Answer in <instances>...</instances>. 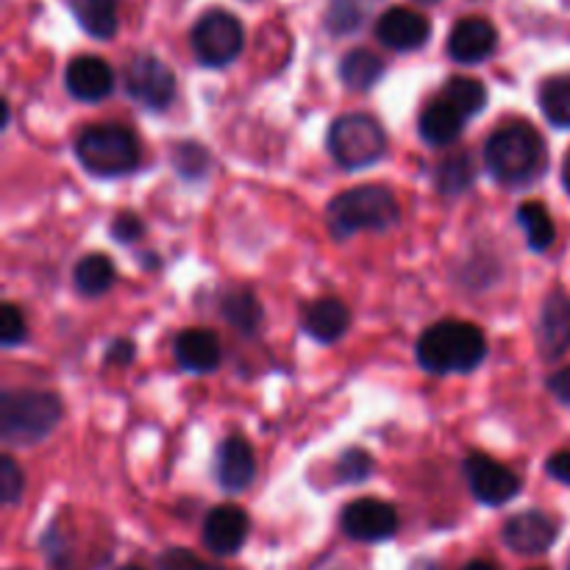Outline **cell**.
Wrapping results in <instances>:
<instances>
[{
	"label": "cell",
	"instance_id": "44dd1931",
	"mask_svg": "<svg viewBox=\"0 0 570 570\" xmlns=\"http://www.w3.org/2000/svg\"><path fill=\"white\" fill-rule=\"evenodd\" d=\"M72 17L89 37L111 39L117 33V0H67Z\"/></svg>",
	"mask_w": 570,
	"mask_h": 570
},
{
	"label": "cell",
	"instance_id": "83f0119b",
	"mask_svg": "<svg viewBox=\"0 0 570 570\" xmlns=\"http://www.w3.org/2000/svg\"><path fill=\"white\" fill-rule=\"evenodd\" d=\"M443 98H449L465 117H473L488 106V89H484V83L476 81V78L454 76L445 83Z\"/></svg>",
	"mask_w": 570,
	"mask_h": 570
},
{
	"label": "cell",
	"instance_id": "8fae6325",
	"mask_svg": "<svg viewBox=\"0 0 570 570\" xmlns=\"http://www.w3.org/2000/svg\"><path fill=\"white\" fill-rule=\"evenodd\" d=\"M379 42L393 50H417L432 37V22L421 11L406 9V6H393L384 11L376 22Z\"/></svg>",
	"mask_w": 570,
	"mask_h": 570
},
{
	"label": "cell",
	"instance_id": "8992f818",
	"mask_svg": "<svg viewBox=\"0 0 570 570\" xmlns=\"http://www.w3.org/2000/svg\"><path fill=\"white\" fill-rule=\"evenodd\" d=\"M384 150H387V134L382 122L371 115L351 111V115L337 117L328 128V154L345 170L373 165L382 159Z\"/></svg>",
	"mask_w": 570,
	"mask_h": 570
},
{
	"label": "cell",
	"instance_id": "d4e9b609",
	"mask_svg": "<svg viewBox=\"0 0 570 570\" xmlns=\"http://www.w3.org/2000/svg\"><path fill=\"white\" fill-rule=\"evenodd\" d=\"M540 109L557 128H570V76H551L540 87Z\"/></svg>",
	"mask_w": 570,
	"mask_h": 570
},
{
	"label": "cell",
	"instance_id": "4dcf8cb0",
	"mask_svg": "<svg viewBox=\"0 0 570 570\" xmlns=\"http://www.w3.org/2000/svg\"><path fill=\"white\" fill-rule=\"evenodd\" d=\"M26 315L20 312V306L3 304V309H0V343H3V348L20 345L26 340Z\"/></svg>",
	"mask_w": 570,
	"mask_h": 570
},
{
	"label": "cell",
	"instance_id": "e0dca14e",
	"mask_svg": "<svg viewBox=\"0 0 570 570\" xmlns=\"http://www.w3.org/2000/svg\"><path fill=\"white\" fill-rule=\"evenodd\" d=\"M173 354H176V362L189 373H212L217 365H220V340H217L215 332L209 328H187L176 337V345H173Z\"/></svg>",
	"mask_w": 570,
	"mask_h": 570
},
{
	"label": "cell",
	"instance_id": "5b68a950",
	"mask_svg": "<svg viewBox=\"0 0 570 570\" xmlns=\"http://www.w3.org/2000/svg\"><path fill=\"white\" fill-rule=\"evenodd\" d=\"M76 156L92 176L117 178L131 173L139 165V139L131 128L104 122L92 126L78 137Z\"/></svg>",
	"mask_w": 570,
	"mask_h": 570
},
{
	"label": "cell",
	"instance_id": "e575fe53",
	"mask_svg": "<svg viewBox=\"0 0 570 570\" xmlns=\"http://www.w3.org/2000/svg\"><path fill=\"white\" fill-rule=\"evenodd\" d=\"M142 234H145L142 220H139L137 215H131V212H122V215L111 223V237L122 245L137 243V239H142Z\"/></svg>",
	"mask_w": 570,
	"mask_h": 570
},
{
	"label": "cell",
	"instance_id": "b9f144b4",
	"mask_svg": "<svg viewBox=\"0 0 570 570\" xmlns=\"http://www.w3.org/2000/svg\"><path fill=\"white\" fill-rule=\"evenodd\" d=\"M117 570H145V568H139V566H122V568H117Z\"/></svg>",
	"mask_w": 570,
	"mask_h": 570
},
{
	"label": "cell",
	"instance_id": "4fadbf2b",
	"mask_svg": "<svg viewBox=\"0 0 570 570\" xmlns=\"http://www.w3.org/2000/svg\"><path fill=\"white\" fill-rule=\"evenodd\" d=\"M499 31L484 17H465L449 33V56L460 65H479L495 53Z\"/></svg>",
	"mask_w": 570,
	"mask_h": 570
},
{
	"label": "cell",
	"instance_id": "836d02e7",
	"mask_svg": "<svg viewBox=\"0 0 570 570\" xmlns=\"http://www.w3.org/2000/svg\"><path fill=\"white\" fill-rule=\"evenodd\" d=\"M159 570H226V568L204 562L189 549H167L165 554L159 557Z\"/></svg>",
	"mask_w": 570,
	"mask_h": 570
},
{
	"label": "cell",
	"instance_id": "9a60e30c",
	"mask_svg": "<svg viewBox=\"0 0 570 570\" xmlns=\"http://www.w3.org/2000/svg\"><path fill=\"white\" fill-rule=\"evenodd\" d=\"M65 83L67 92L76 100L98 104V100L109 98L111 89H115V72L100 56H78L67 65Z\"/></svg>",
	"mask_w": 570,
	"mask_h": 570
},
{
	"label": "cell",
	"instance_id": "ba28073f",
	"mask_svg": "<svg viewBox=\"0 0 570 570\" xmlns=\"http://www.w3.org/2000/svg\"><path fill=\"white\" fill-rule=\"evenodd\" d=\"M126 92L145 109L161 111L176 98V76L161 59L139 53L126 67Z\"/></svg>",
	"mask_w": 570,
	"mask_h": 570
},
{
	"label": "cell",
	"instance_id": "52a82bcc",
	"mask_svg": "<svg viewBox=\"0 0 570 570\" xmlns=\"http://www.w3.org/2000/svg\"><path fill=\"white\" fill-rule=\"evenodd\" d=\"M245 31L243 22L228 11H206L193 28L195 59L204 67H226L243 53Z\"/></svg>",
	"mask_w": 570,
	"mask_h": 570
},
{
	"label": "cell",
	"instance_id": "f35d334b",
	"mask_svg": "<svg viewBox=\"0 0 570 570\" xmlns=\"http://www.w3.org/2000/svg\"><path fill=\"white\" fill-rule=\"evenodd\" d=\"M462 570H499V566H495V562H490V560H473V562H468V566Z\"/></svg>",
	"mask_w": 570,
	"mask_h": 570
},
{
	"label": "cell",
	"instance_id": "7402d4cb",
	"mask_svg": "<svg viewBox=\"0 0 570 570\" xmlns=\"http://www.w3.org/2000/svg\"><path fill=\"white\" fill-rule=\"evenodd\" d=\"M384 76V61L379 59L373 50L356 48L348 50L340 61V78L348 89H356V92H367L379 83V78Z\"/></svg>",
	"mask_w": 570,
	"mask_h": 570
},
{
	"label": "cell",
	"instance_id": "5bb4252c",
	"mask_svg": "<svg viewBox=\"0 0 570 570\" xmlns=\"http://www.w3.org/2000/svg\"><path fill=\"white\" fill-rule=\"evenodd\" d=\"M557 523L543 512H518L504 523V543L518 554H546L557 540Z\"/></svg>",
	"mask_w": 570,
	"mask_h": 570
},
{
	"label": "cell",
	"instance_id": "ffe728a7",
	"mask_svg": "<svg viewBox=\"0 0 570 570\" xmlns=\"http://www.w3.org/2000/svg\"><path fill=\"white\" fill-rule=\"evenodd\" d=\"M538 340L543 354L560 356L566 354L570 345V298L566 293H551L549 301L543 304V315H540Z\"/></svg>",
	"mask_w": 570,
	"mask_h": 570
},
{
	"label": "cell",
	"instance_id": "ac0fdd59",
	"mask_svg": "<svg viewBox=\"0 0 570 570\" xmlns=\"http://www.w3.org/2000/svg\"><path fill=\"white\" fill-rule=\"evenodd\" d=\"M465 120L468 117L462 115L449 98L440 95V98H434L432 104L423 109L417 128H421V137L426 139L429 145H434V148H445V145L456 142V139L462 137Z\"/></svg>",
	"mask_w": 570,
	"mask_h": 570
},
{
	"label": "cell",
	"instance_id": "7a4b0ae2",
	"mask_svg": "<svg viewBox=\"0 0 570 570\" xmlns=\"http://www.w3.org/2000/svg\"><path fill=\"white\" fill-rule=\"evenodd\" d=\"M546 142L538 128L527 120H515L501 126L484 142V161L495 181L501 184H529L546 170Z\"/></svg>",
	"mask_w": 570,
	"mask_h": 570
},
{
	"label": "cell",
	"instance_id": "2e32d148",
	"mask_svg": "<svg viewBox=\"0 0 570 570\" xmlns=\"http://www.w3.org/2000/svg\"><path fill=\"white\" fill-rule=\"evenodd\" d=\"M215 476L217 484H220L223 490H228V493H243L245 488H250V482H254L256 476V456L248 440H223V445L217 449Z\"/></svg>",
	"mask_w": 570,
	"mask_h": 570
},
{
	"label": "cell",
	"instance_id": "74e56055",
	"mask_svg": "<svg viewBox=\"0 0 570 570\" xmlns=\"http://www.w3.org/2000/svg\"><path fill=\"white\" fill-rule=\"evenodd\" d=\"M549 473L557 479V482L568 484V488H570V449L560 451V454L551 456V460H549Z\"/></svg>",
	"mask_w": 570,
	"mask_h": 570
},
{
	"label": "cell",
	"instance_id": "7c38bea8",
	"mask_svg": "<svg viewBox=\"0 0 570 570\" xmlns=\"http://www.w3.org/2000/svg\"><path fill=\"white\" fill-rule=\"evenodd\" d=\"M250 532V521L239 507L220 504L206 512L204 518V543L217 557L237 554L245 546Z\"/></svg>",
	"mask_w": 570,
	"mask_h": 570
},
{
	"label": "cell",
	"instance_id": "603a6c76",
	"mask_svg": "<svg viewBox=\"0 0 570 570\" xmlns=\"http://www.w3.org/2000/svg\"><path fill=\"white\" fill-rule=\"evenodd\" d=\"M72 278H76V287L81 295H89V298H95V295H104V293H109L111 284H115V278H117L115 262L104 254H89L78 262Z\"/></svg>",
	"mask_w": 570,
	"mask_h": 570
},
{
	"label": "cell",
	"instance_id": "60d3db41",
	"mask_svg": "<svg viewBox=\"0 0 570 570\" xmlns=\"http://www.w3.org/2000/svg\"><path fill=\"white\" fill-rule=\"evenodd\" d=\"M412 570H438L432 566V562H423V560H417L415 566H412Z\"/></svg>",
	"mask_w": 570,
	"mask_h": 570
},
{
	"label": "cell",
	"instance_id": "d6a6232c",
	"mask_svg": "<svg viewBox=\"0 0 570 570\" xmlns=\"http://www.w3.org/2000/svg\"><path fill=\"white\" fill-rule=\"evenodd\" d=\"M22 471L17 468V462L11 456L0 460V493H3V504L14 507L22 495Z\"/></svg>",
	"mask_w": 570,
	"mask_h": 570
},
{
	"label": "cell",
	"instance_id": "6da1fadb",
	"mask_svg": "<svg viewBox=\"0 0 570 570\" xmlns=\"http://www.w3.org/2000/svg\"><path fill=\"white\" fill-rule=\"evenodd\" d=\"M417 362L434 376L471 373L488 356V340L482 328L465 321H440L417 340Z\"/></svg>",
	"mask_w": 570,
	"mask_h": 570
},
{
	"label": "cell",
	"instance_id": "484cf974",
	"mask_svg": "<svg viewBox=\"0 0 570 570\" xmlns=\"http://www.w3.org/2000/svg\"><path fill=\"white\" fill-rule=\"evenodd\" d=\"M518 223H521V228L527 232L529 248L532 250L551 248V243H554L557 237V228H554V220H551L549 209H546L543 204H538V200L523 204L521 209H518Z\"/></svg>",
	"mask_w": 570,
	"mask_h": 570
},
{
	"label": "cell",
	"instance_id": "d590c367",
	"mask_svg": "<svg viewBox=\"0 0 570 570\" xmlns=\"http://www.w3.org/2000/svg\"><path fill=\"white\" fill-rule=\"evenodd\" d=\"M134 356H137V348H134L131 340H115L106 351V365H115V367H126L131 365Z\"/></svg>",
	"mask_w": 570,
	"mask_h": 570
},
{
	"label": "cell",
	"instance_id": "277c9868",
	"mask_svg": "<svg viewBox=\"0 0 570 570\" xmlns=\"http://www.w3.org/2000/svg\"><path fill=\"white\" fill-rule=\"evenodd\" d=\"M61 401L39 390H11L0 401V434L9 445L42 443L61 421Z\"/></svg>",
	"mask_w": 570,
	"mask_h": 570
},
{
	"label": "cell",
	"instance_id": "8d00e7d4",
	"mask_svg": "<svg viewBox=\"0 0 570 570\" xmlns=\"http://www.w3.org/2000/svg\"><path fill=\"white\" fill-rule=\"evenodd\" d=\"M549 390L557 401H562V404L570 406V365L562 367V371H557L554 376L549 379Z\"/></svg>",
	"mask_w": 570,
	"mask_h": 570
},
{
	"label": "cell",
	"instance_id": "1f68e13d",
	"mask_svg": "<svg viewBox=\"0 0 570 570\" xmlns=\"http://www.w3.org/2000/svg\"><path fill=\"white\" fill-rule=\"evenodd\" d=\"M362 6H356V0H334L332 9H328V31L334 33H351L354 28H360L362 22Z\"/></svg>",
	"mask_w": 570,
	"mask_h": 570
},
{
	"label": "cell",
	"instance_id": "ee69618b",
	"mask_svg": "<svg viewBox=\"0 0 570 570\" xmlns=\"http://www.w3.org/2000/svg\"><path fill=\"white\" fill-rule=\"evenodd\" d=\"M568 570H570V568H568Z\"/></svg>",
	"mask_w": 570,
	"mask_h": 570
},
{
	"label": "cell",
	"instance_id": "ab89813d",
	"mask_svg": "<svg viewBox=\"0 0 570 570\" xmlns=\"http://www.w3.org/2000/svg\"><path fill=\"white\" fill-rule=\"evenodd\" d=\"M562 184H566V189H568V195H570V150H568L566 161H562Z\"/></svg>",
	"mask_w": 570,
	"mask_h": 570
},
{
	"label": "cell",
	"instance_id": "7bdbcfd3",
	"mask_svg": "<svg viewBox=\"0 0 570 570\" xmlns=\"http://www.w3.org/2000/svg\"><path fill=\"white\" fill-rule=\"evenodd\" d=\"M417 3H434V0H417Z\"/></svg>",
	"mask_w": 570,
	"mask_h": 570
},
{
	"label": "cell",
	"instance_id": "3957f363",
	"mask_svg": "<svg viewBox=\"0 0 570 570\" xmlns=\"http://www.w3.org/2000/svg\"><path fill=\"white\" fill-rule=\"evenodd\" d=\"M401 217L399 200L387 187L362 184L345 189L328 204V228L337 239H348L360 232H384Z\"/></svg>",
	"mask_w": 570,
	"mask_h": 570
},
{
	"label": "cell",
	"instance_id": "4316f807",
	"mask_svg": "<svg viewBox=\"0 0 570 570\" xmlns=\"http://www.w3.org/2000/svg\"><path fill=\"white\" fill-rule=\"evenodd\" d=\"M473 178H476V167H473V159L468 154L449 156V159L440 161L438 173H434V184L449 198H456V195L465 193L473 184Z\"/></svg>",
	"mask_w": 570,
	"mask_h": 570
},
{
	"label": "cell",
	"instance_id": "9c48e42d",
	"mask_svg": "<svg viewBox=\"0 0 570 570\" xmlns=\"http://www.w3.org/2000/svg\"><path fill=\"white\" fill-rule=\"evenodd\" d=\"M465 479L473 499L488 507H501L521 493V479L510 468L488 454H471L465 460Z\"/></svg>",
	"mask_w": 570,
	"mask_h": 570
},
{
	"label": "cell",
	"instance_id": "cb8c5ba5",
	"mask_svg": "<svg viewBox=\"0 0 570 570\" xmlns=\"http://www.w3.org/2000/svg\"><path fill=\"white\" fill-rule=\"evenodd\" d=\"M220 315L237 332L254 334L262 323V304L250 289H228L220 301Z\"/></svg>",
	"mask_w": 570,
	"mask_h": 570
},
{
	"label": "cell",
	"instance_id": "f546056e",
	"mask_svg": "<svg viewBox=\"0 0 570 570\" xmlns=\"http://www.w3.org/2000/svg\"><path fill=\"white\" fill-rule=\"evenodd\" d=\"M173 165L184 178H200L209 165V154L198 142H181L173 150Z\"/></svg>",
	"mask_w": 570,
	"mask_h": 570
},
{
	"label": "cell",
	"instance_id": "30bf717a",
	"mask_svg": "<svg viewBox=\"0 0 570 570\" xmlns=\"http://www.w3.org/2000/svg\"><path fill=\"white\" fill-rule=\"evenodd\" d=\"M343 532L360 543H382L399 532V512L379 499H356L340 515Z\"/></svg>",
	"mask_w": 570,
	"mask_h": 570
},
{
	"label": "cell",
	"instance_id": "f1b7e54d",
	"mask_svg": "<svg viewBox=\"0 0 570 570\" xmlns=\"http://www.w3.org/2000/svg\"><path fill=\"white\" fill-rule=\"evenodd\" d=\"M373 473V456L365 449H348L337 460V482L360 484Z\"/></svg>",
	"mask_w": 570,
	"mask_h": 570
},
{
	"label": "cell",
	"instance_id": "d6986e66",
	"mask_svg": "<svg viewBox=\"0 0 570 570\" xmlns=\"http://www.w3.org/2000/svg\"><path fill=\"white\" fill-rule=\"evenodd\" d=\"M348 326L351 312L340 298H317L304 309V332L317 343H337Z\"/></svg>",
	"mask_w": 570,
	"mask_h": 570
}]
</instances>
